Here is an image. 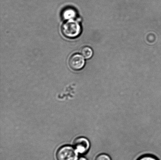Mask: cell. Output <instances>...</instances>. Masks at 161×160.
<instances>
[{"label": "cell", "instance_id": "obj_1", "mask_svg": "<svg viewBox=\"0 0 161 160\" xmlns=\"http://www.w3.org/2000/svg\"><path fill=\"white\" fill-rule=\"evenodd\" d=\"M61 31L63 35L69 39H74L78 37L81 32L79 23L74 19L68 20L63 24Z\"/></svg>", "mask_w": 161, "mask_h": 160}, {"label": "cell", "instance_id": "obj_2", "mask_svg": "<svg viewBox=\"0 0 161 160\" xmlns=\"http://www.w3.org/2000/svg\"><path fill=\"white\" fill-rule=\"evenodd\" d=\"M78 153L75 148L69 145L60 147L56 153L58 160H77Z\"/></svg>", "mask_w": 161, "mask_h": 160}, {"label": "cell", "instance_id": "obj_3", "mask_svg": "<svg viewBox=\"0 0 161 160\" xmlns=\"http://www.w3.org/2000/svg\"><path fill=\"white\" fill-rule=\"evenodd\" d=\"M73 145L77 152L80 154L86 153L90 147L89 140L84 137L77 138L74 140Z\"/></svg>", "mask_w": 161, "mask_h": 160}, {"label": "cell", "instance_id": "obj_4", "mask_svg": "<svg viewBox=\"0 0 161 160\" xmlns=\"http://www.w3.org/2000/svg\"><path fill=\"white\" fill-rule=\"evenodd\" d=\"M69 64L70 68L74 70H81L85 65V60L83 56L79 54L72 55L69 58Z\"/></svg>", "mask_w": 161, "mask_h": 160}, {"label": "cell", "instance_id": "obj_5", "mask_svg": "<svg viewBox=\"0 0 161 160\" xmlns=\"http://www.w3.org/2000/svg\"><path fill=\"white\" fill-rule=\"evenodd\" d=\"M76 15V11L71 8H67L63 11L62 13V16L64 20L74 19Z\"/></svg>", "mask_w": 161, "mask_h": 160}, {"label": "cell", "instance_id": "obj_6", "mask_svg": "<svg viewBox=\"0 0 161 160\" xmlns=\"http://www.w3.org/2000/svg\"><path fill=\"white\" fill-rule=\"evenodd\" d=\"M80 52L82 55L86 59H90L92 57L93 54L92 49L88 46H85L82 48Z\"/></svg>", "mask_w": 161, "mask_h": 160}, {"label": "cell", "instance_id": "obj_7", "mask_svg": "<svg viewBox=\"0 0 161 160\" xmlns=\"http://www.w3.org/2000/svg\"><path fill=\"white\" fill-rule=\"evenodd\" d=\"M137 160H158L155 157L152 155H144L138 158Z\"/></svg>", "mask_w": 161, "mask_h": 160}, {"label": "cell", "instance_id": "obj_8", "mask_svg": "<svg viewBox=\"0 0 161 160\" xmlns=\"http://www.w3.org/2000/svg\"><path fill=\"white\" fill-rule=\"evenodd\" d=\"M95 160H111V159L108 155L105 153H102L98 155Z\"/></svg>", "mask_w": 161, "mask_h": 160}, {"label": "cell", "instance_id": "obj_9", "mask_svg": "<svg viewBox=\"0 0 161 160\" xmlns=\"http://www.w3.org/2000/svg\"><path fill=\"white\" fill-rule=\"evenodd\" d=\"M78 160H87L86 158H85L84 157H81Z\"/></svg>", "mask_w": 161, "mask_h": 160}]
</instances>
